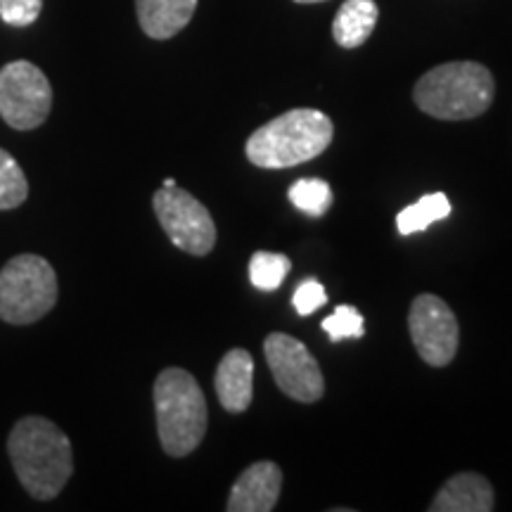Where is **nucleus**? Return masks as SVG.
I'll use <instances>...</instances> for the list:
<instances>
[{"instance_id": "f3484780", "label": "nucleus", "mask_w": 512, "mask_h": 512, "mask_svg": "<svg viewBox=\"0 0 512 512\" xmlns=\"http://www.w3.org/2000/svg\"><path fill=\"white\" fill-rule=\"evenodd\" d=\"M290 202L309 216H325L332 207V188L320 178H299L287 192Z\"/></svg>"}, {"instance_id": "a211bd4d", "label": "nucleus", "mask_w": 512, "mask_h": 512, "mask_svg": "<svg viewBox=\"0 0 512 512\" xmlns=\"http://www.w3.org/2000/svg\"><path fill=\"white\" fill-rule=\"evenodd\" d=\"M29 195V183L22 166L8 150L0 147V211L17 209Z\"/></svg>"}, {"instance_id": "f257e3e1", "label": "nucleus", "mask_w": 512, "mask_h": 512, "mask_svg": "<svg viewBox=\"0 0 512 512\" xmlns=\"http://www.w3.org/2000/svg\"><path fill=\"white\" fill-rule=\"evenodd\" d=\"M8 453L19 484L36 501L60 496L74 472L72 441L41 415H29L12 427Z\"/></svg>"}, {"instance_id": "7ed1b4c3", "label": "nucleus", "mask_w": 512, "mask_h": 512, "mask_svg": "<svg viewBox=\"0 0 512 512\" xmlns=\"http://www.w3.org/2000/svg\"><path fill=\"white\" fill-rule=\"evenodd\" d=\"M494 74L479 62H446L422 74L413 88L415 105L441 121L475 119L491 107Z\"/></svg>"}, {"instance_id": "6ab92c4d", "label": "nucleus", "mask_w": 512, "mask_h": 512, "mask_svg": "<svg viewBox=\"0 0 512 512\" xmlns=\"http://www.w3.org/2000/svg\"><path fill=\"white\" fill-rule=\"evenodd\" d=\"M323 330L328 332L330 342L337 344L342 339H361L363 330H366V323H363V316L358 313L356 306H337L335 313L323 320Z\"/></svg>"}, {"instance_id": "ddd939ff", "label": "nucleus", "mask_w": 512, "mask_h": 512, "mask_svg": "<svg viewBox=\"0 0 512 512\" xmlns=\"http://www.w3.org/2000/svg\"><path fill=\"white\" fill-rule=\"evenodd\" d=\"M197 0H136L140 29L155 41H166L188 27Z\"/></svg>"}, {"instance_id": "9d476101", "label": "nucleus", "mask_w": 512, "mask_h": 512, "mask_svg": "<svg viewBox=\"0 0 512 512\" xmlns=\"http://www.w3.org/2000/svg\"><path fill=\"white\" fill-rule=\"evenodd\" d=\"M283 489V470L271 460L249 465L230 489L228 512H271Z\"/></svg>"}, {"instance_id": "0eeeda50", "label": "nucleus", "mask_w": 512, "mask_h": 512, "mask_svg": "<svg viewBox=\"0 0 512 512\" xmlns=\"http://www.w3.org/2000/svg\"><path fill=\"white\" fill-rule=\"evenodd\" d=\"M152 207L164 233L178 249L192 256H207L216 245V223L209 209L188 190L162 188L152 197Z\"/></svg>"}, {"instance_id": "dca6fc26", "label": "nucleus", "mask_w": 512, "mask_h": 512, "mask_svg": "<svg viewBox=\"0 0 512 512\" xmlns=\"http://www.w3.org/2000/svg\"><path fill=\"white\" fill-rule=\"evenodd\" d=\"M292 271V261L278 252H254L249 259V280L256 290L275 292Z\"/></svg>"}, {"instance_id": "4be33fe9", "label": "nucleus", "mask_w": 512, "mask_h": 512, "mask_svg": "<svg viewBox=\"0 0 512 512\" xmlns=\"http://www.w3.org/2000/svg\"><path fill=\"white\" fill-rule=\"evenodd\" d=\"M294 3H302V5H313V3H325V0H294Z\"/></svg>"}, {"instance_id": "f8f14e48", "label": "nucleus", "mask_w": 512, "mask_h": 512, "mask_svg": "<svg viewBox=\"0 0 512 512\" xmlns=\"http://www.w3.org/2000/svg\"><path fill=\"white\" fill-rule=\"evenodd\" d=\"M494 508V486L477 472L453 475L430 503V512H491Z\"/></svg>"}, {"instance_id": "aec40b11", "label": "nucleus", "mask_w": 512, "mask_h": 512, "mask_svg": "<svg viewBox=\"0 0 512 512\" xmlns=\"http://www.w3.org/2000/svg\"><path fill=\"white\" fill-rule=\"evenodd\" d=\"M41 10L43 0H0V19L10 27H31Z\"/></svg>"}, {"instance_id": "f03ea898", "label": "nucleus", "mask_w": 512, "mask_h": 512, "mask_svg": "<svg viewBox=\"0 0 512 512\" xmlns=\"http://www.w3.org/2000/svg\"><path fill=\"white\" fill-rule=\"evenodd\" d=\"M332 133L335 128L328 114L299 107L256 128L245 152L259 169H290L323 155L332 143Z\"/></svg>"}, {"instance_id": "4468645a", "label": "nucleus", "mask_w": 512, "mask_h": 512, "mask_svg": "<svg viewBox=\"0 0 512 512\" xmlns=\"http://www.w3.org/2000/svg\"><path fill=\"white\" fill-rule=\"evenodd\" d=\"M375 0H347L342 8L337 10L335 22H332V36H335L337 46L342 48H358L368 41L377 24Z\"/></svg>"}, {"instance_id": "20e7f679", "label": "nucleus", "mask_w": 512, "mask_h": 512, "mask_svg": "<svg viewBox=\"0 0 512 512\" xmlns=\"http://www.w3.org/2000/svg\"><path fill=\"white\" fill-rule=\"evenodd\" d=\"M157 432L171 458H185L202 444L209 425L204 392L188 370L166 368L155 382Z\"/></svg>"}, {"instance_id": "1a4fd4ad", "label": "nucleus", "mask_w": 512, "mask_h": 512, "mask_svg": "<svg viewBox=\"0 0 512 512\" xmlns=\"http://www.w3.org/2000/svg\"><path fill=\"white\" fill-rule=\"evenodd\" d=\"M415 351L427 366L444 368L456 358L460 328L456 313L437 294H418L408 313Z\"/></svg>"}, {"instance_id": "39448f33", "label": "nucleus", "mask_w": 512, "mask_h": 512, "mask_svg": "<svg viewBox=\"0 0 512 512\" xmlns=\"http://www.w3.org/2000/svg\"><path fill=\"white\" fill-rule=\"evenodd\" d=\"M57 273L36 254L12 256L0 271V318L10 325H29L46 318L57 304Z\"/></svg>"}, {"instance_id": "2eb2a0df", "label": "nucleus", "mask_w": 512, "mask_h": 512, "mask_svg": "<svg viewBox=\"0 0 512 512\" xmlns=\"http://www.w3.org/2000/svg\"><path fill=\"white\" fill-rule=\"evenodd\" d=\"M451 214V202L444 192H432V195H425L411 207L399 211L396 216V228H399L401 235H413L420 233V230H427L432 223L444 221Z\"/></svg>"}, {"instance_id": "412c9836", "label": "nucleus", "mask_w": 512, "mask_h": 512, "mask_svg": "<svg viewBox=\"0 0 512 512\" xmlns=\"http://www.w3.org/2000/svg\"><path fill=\"white\" fill-rule=\"evenodd\" d=\"M325 302H328V292H325V287L313 278L304 280V283L294 290L292 297V304L299 316H311V313L318 311Z\"/></svg>"}, {"instance_id": "5701e85b", "label": "nucleus", "mask_w": 512, "mask_h": 512, "mask_svg": "<svg viewBox=\"0 0 512 512\" xmlns=\"http://www.w3.org/2000/svg\"><path fill=\"white\" fill-rule=\"evenodd\" d=\"M174 185H176L174 178H166V181H164V188H174Z\"/></svg>"}, {"instance_id": "9b49d317", "label": "nucleus", "mask_w": 512, "mask_h": 512, "mask_svg": "<svg viewBox=\"0 0 512 512\" xmlns=\"http://www.w3.org/2000/svg\"><path fill=\"white\" fill-rule=\"evenodd\" d=\"M216 396L228 413H245L254 399V358L247 349H230L214 377Z\"/></svg>"}, {"instance_id": "423d86ee", "label": "nucleus", "mask_w": 512, "mask_h": 512, "mask_svg": "<svg viewBox=\"0 0 512 512\" xmlns=\"http://www.w3.org/2000/svg\"><path fill=\"white\" fill-rule=\"evenodd\" d=\"M53 107V88L48 76L27 60L0 69V117L17 131H31L46 124Z\"/></svg>"}, {"instance_id": "6e6552de", "label": "nucleus", "mask_w": 512, "mask_h": 512, "mask_svg": "<svg viewBox=\"0 0 512 512\" xmlns=\"http://www.w3.org/2000/svg\"><path fill=\"white\" fill-rule=\"evenodd\" d=\"M268 368L280 392L299 403H316L325 394L323 370L297 337L271 332L264 342Z\"/></svg>"}]
</instances>
